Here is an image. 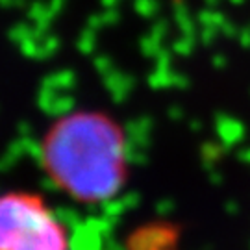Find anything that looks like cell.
I'll list each match as a JSON object with an SVG mask.
<instances>
[{
  "instance_id": "cell-1",
  "label": "cell",
  "mask_w": 250,
  "mask_h": 250,
  "mask_svg": "<svg viewBox=\"0 0 250 250\" xmlns=\"http://www.w3.org/2000/svg\"><path fill=\"white\" fill-rule=\"evenodd\" d=\"M41 160L58 188L83 204L113 198L126 182V141L104 113L63 117L48 130Z\"/></svg>"
},
{
  "instance_id": "cell-2",
  "label": "cell",
  "mask_w": 250,
  "mask_h": 250,
  "mask_svg": "<svg viewBox=\"0 0 250 250\" xmlns=\"http://www.w3.org/2000/svg\"><path fill=\"white\" fill-rule=\"evenodd\" d=\"M0 250H69L63 224L34 193L0 195Z\"/></svg>"
}]
</instances>
